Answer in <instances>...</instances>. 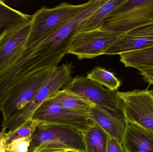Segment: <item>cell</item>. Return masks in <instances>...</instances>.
I'll list each match as a JSON object with an SVG mask.
<instances>
[{"label": "cell", "instance_id": "11", "mask_svg": "<svg viewBox=\"0 0 153 152\" xmlns=\"http://www.w3.org/2000/svg\"><path fill=\"white\" fill-rule=\"evenodd\" d=\"M31 21L10 28L1 37L0 72L13 64L24 51L30 32Z\"/></svg>", "mask_w": 153, "mask_h": 152}, {"label": "cell", "instance_id": "15", "mask_svg": "<svg viewBox=\"0 0 153 152\" xmlns=\"http://www.w3.org/2000/svg\"><path fill=\"white\" fill-rule=\"evenodd\" d=\"M82 134L85 152H107L109 136L96 123Z\"/></svg>", "mask_w": 153, "mask_h": 152}, {"label": "cell", "instance_id": "4", "mask_svg": "<svg viewBox=\"0 0 153 152\" xmlns=\"http://www.w3.org/2000/svg\"><path fill=\"white\" fill-rule=\"evenodd\" d=\"M54 68L47 69L27 77L8 91L0 103V111L3 117L2 127L31 102L47 82Z\"/></svg>", "mask_w": 153, "mask_h": 152}, {"label": "cell", "instance_id": "16", "mask_svg": "<svg viewBox=\"0 0 153 152\" xmlns=\"http://www.w3.org/2000/svg\"><path fill=\"white\" fill-rule=\"evenodd\" d=\"M50 98L66 109L79 112H88L94 105L74 93L64 89L59 90Z\"/></svg>", "mask_w": 153, "mask_h": 152}, {"label": "cell", "instance_id": "9", "mask_svg": "<svg viewBox=\"0 0 153 152\" xmlns=\"http://www.w3.org/2000/svg\"><path fill=\"white\" fill-rule=\"evenodd\" d=\"M63 89L74 93L94 105L124 113L117 91L104 88L86 77H76L67 83Z\"/></svg>", "mask_w": 153, "mask_h": 152}, {"label": "cell", "instance_id": "13", "mask_svg": "<svg viewBox=\"0 0 153 152\" xmlns=\"http://www.w3.org/2000/svg\"><path fill=\"white\" fill-rule=\"evenodd\" d=\"M93 120L109 136L121 144L127 121L124 113L94 105L88 112Z\"/></svg>", "mask_w": 153, "mask_h": 152}, {"label": "cell", "instance_id": "2", "mask_svg": "<svg viewBox=\"0 0 153 152\" xmlns=\"http://www.w3.org/2000/svg\"><path fill=\"white\" fill-rule=\"evenodd\" d=\"M153 21V0H124L103 21L100 29L121 36Z\"/></svg>", "mask_w": 153, "mask_h": 152}, {"label": "cell", "instance_id": "8", "mask_svg": "<svg viewBox=\"0 0 153 152\" xmlns=\"http://www.w3.org/2000/svg\"><path fill=\"white\" fill-rule=\"evenodd\" d=\"M32 119L40 123L73 128L81 132L95 123L88 112L66 109L51 98L45 101L36 110Z\"/></svg>", "mask_w": 153, "mask_h": 152}, {"label": "cell", "instance_id": "26", "mask_svg": "<svg viewBox=\"0 0 153 152\" xmlns=\"http://www.w3.org/2000/svg\"><path fill=\"white\" fill-rule=\"evenodd\" d=\"M38 152H81L69 148H53L43 149Z\"/></svg>", "mask_w": 153, "mask_h": 152}, {"label": "cell", "instance_id": "7", "mask_svg": "<svg viewBox=\"0 0 153 152\" xmlns=\"http://www.w3.org/2000/svg\"><path fill=\"white\" fill-rule=\"evenodd\" d=\"M127 122L153 133V90L117 92Z\"/></svg>", "mask_w": 153, "mask_h": 152}, {"label": "cell", "instance_id": "23", "mask_svg": "<svg viewBox=\"0 0 153 152\" xmlns=\"http://www.w3.org/2000/svg\"><path fill=\"white\" fill-rule=\"evenodd\" d=\"M107 152H127L122 145L115 138L109 137Z\"/></svg>", "mask_w": 153, "mask_h": 152}, {"label": "cell", "instance_id": "24", "mask_svg": "<svg viewBox=\"0 0 153 152\" xmlns=\"http://www.w3.org/2000/svg\"><path fill=\"white\" fill-rule=\"evenodd\" d=\"M8 137L9 134L7 132V129L2 127L0 133V152H6V144Z\"/></svg>", "mask_w": 153, "mask_h": 152}, {"label": "cell", "instance_id": "14", "mask_svg": "<svg viewBox=\"0 0 153 152\" xmlns=\"http://www.w3.org/2000/svg\"><path fill=\"white\" fill-rule=\"evenodd\" d=\"M121 145L127 152H153V133L127 122Z\"/></svg>", "mask_w": 153, "mask_h": 152}, {"label": "cell", "instance_id": "6", "mask_svg": "<svg viewBox=\"0 0 153 152\" xmlns=\"http://www.w3.org/2000/svg\"><path fill=\"white\" fill-rule=\"evenodd\" d=\"M72 68L70 64H64L56 67L46 84L39 91L31 102L14 119L4 127L7 132H11L32 118L36 110L45 101L57 93L72 79Z\"/></svg>", "mask_w": 153, "mask_h": 152}, {"label": "cell", "instance_id": "20", "mask_svg": "<svg viewBox=\"0 0 153 152\" xmlns=\"http://www.w3.org/2000/svg\"><path fill=\"white\" fill-rule=\"evenodd\" d=\"M86 77L112 91H117L121 85V82L113 73L100 67L94 68Z\"/></svg>", "mask_w": 153, "mask_h": 152}, {"label": "cell", "instance_id": "19", "mask_svg": "<svg viewBox=\"0 0 153 152\" xmlns=\"http://www.w3.org/2000/svg\"><path fill=\"white\" fill-rule=\"evenodd\" d=\"M32 15L25 14L7 5L0 0V38L10 28L31 21Z\"/></svg>", "mask_w": 153, "mask_h": 152}, {"label": "cell", "instance_id": "21", "mask_svg": "<svg viewBox=\"0 0 153 152\" xmlns=\"http://www.w3.org/2000/svg\"><path fill=\"white\" fill-rule=\"evenodd\" d=\"M39 124V122L32 118L29 119L11 132H7L9 137L7 143L19 138L31 137Z\"/></svg>", "mask_w": 153, "mask_h": 152}, {"label": "cell", "instance_id": "1", "mask_svg": "<svg viewBox=\"0 0 153 152\" xmlns=\"http://www.w3.org/2000/svg\"><path fill=\"white\" fill-rule=\"evenodd\" d=\"M107 0H93L85 10L41 41L25 48L13 64L0 73V82L10 89L27 77L47 69L58 67L79 33L84 21Z\"/></svg>", "mask_w": 153, "mask_h": 152}, {"label": "cell", "instance_id": "25", "mask_svg": "<svg viewBox=\"0 0 153 152\" xmlns=\"http://www.w3.org/2000/svg\"><path fill=\"white\" fill-rule=\"evenodd\" d=\"M140 74L145 81L153 84V68L143 70L140 71Z\"/></svg>", "mask_w": 153, "mask_h": 152}, {"label": "cell", "instance_id": "12", "mask_svg": "<svg viewBox=\"0 0 153 152\" xmlns=\"http://www.w3.org/2000/svg\"><path fill=\"white\" fill-rule=\"evenodd\" d=\"M153 46V21L128 31L117 39L103 54L116 55Z\"/></svg>", "mask_w": 153, "mask_h": 152}, {"label": "cell", "instance_id": "10", "mask_svg": "<svg viewBox=\"0 0 153 152\" xmlns=\"http://www.w3.org/2000/svg\"><path fill=\"white\" fill-rule=\"evenodd\" d=\"M120 36L100 29L81 32L77 34L68 54L76 55L79 59H93L103 54Z\"/></svg>", "mask_w": 153, "mask_h": 152}, {"label": "cell", "instance_id": "17", "mask_svg": "<svg viewBox=\"0 0 153 152\" xmlns=\"http://www.w3.org/2000/svg\"><path fill=\"white\" fill-rule=\"evenodd\" d=\"M120 56V61L126 67L134 68L140 71L153 68V46L125 53Z\"/></svg>", "mask_w": 153, "mask_h": 152}, {"label": "cell", "instance_id": "18", "mask_svg": "<svg viewBox=\"0 0 153 152\" xmlns=\"http://www.w3.org/2000/svg\"><path fill=\"white\" fill-rule=\"evenodd\" d=\"M124 0H107L92 15L84 21L79 27V33L99 29L103 21L111 12L123 2Z\"/></svg>", "mask_w": 153, "mask_h": 152}, {"label": "cell", "instance_id": "3", "mask_svg": "<svg viewBox=\"0 0 153 152\" xmlns=\"http://www.w3.org/2000/svg\"><path fill=\"white\" fill-rule=\"evenodd\" d=\"M93 0L79 4L63 3L53 8L42 7L32 15L31 27L25 48L42 40L85 10Z\"/></svg>", "mask_w": 153, "mask_h": 152}, {"label": "cell", "instance_id": "22", "mask_svg": "<svg viewBox=\"0 0 153 152\" xmlns=\"http://www.w3.org/2000/svg\"><path fill=\"white\" fill-rule=\"evenodd\" d=\"M31 137H22L6 144V152H29Z\"/></svg>", "mask_w": 153, "mask_h": 152}, {"label": "cell", "instance_id": "5", "mask_svg": "<svg viewBox=\"0 0 153 152\" xmlns=\"http://www.w3.org/2000/svg\"><path fill=\"white\" fill-rule=\"evenodd\" d=\"M31 139L29 152L53 148L85 152L82 132L66 126L39 123Z\"/></svg>", "mask_w": 153, "mask_h": 152}]
</instances>
